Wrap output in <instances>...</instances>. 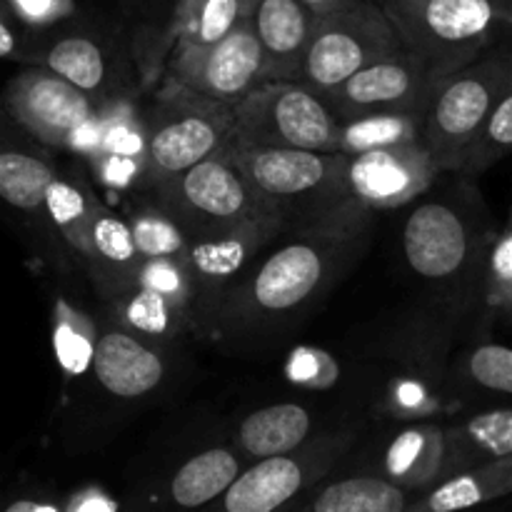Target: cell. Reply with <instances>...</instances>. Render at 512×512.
Returning a JSON list of instances; mask_svg holds the SVG:
<instances>
[{
	"instance_id": "obj_28",
	"label": "cell",
	"mask_w": 512,
	"mask_h": 512,
	"mask_svg": "<svg viewBox=\"0 0 512 512\" xmlns=\"http://www.w3.org/2000/svg\"><path fill=\"white\" fill-rule=\"evenodd\" d=\"M45 210H48L55 228L63 233V238L85 255L90 225L98 213V205L90 200V195L75 183L55 178L48 188V195H45Z\"/></svg>"
},
{
	"instance_id": "obj_18",
	"label": "cell",
	"mask_w": 512,
	"mask_h": 512,
	"mask_svg": "<svg viewBox=\"0 0 512 512\" xmlns=\"http://www.w3.org/2000/svg\"><path fill=\"white\" fill-rule=\"evenodd\" d=\"M512 493V458L465 470L410 503L408 512H468Z\"/></svg>"
},
{
	"instance_id": "obj_40",
	"label": "cell",
	"mask_w": 512,
	"mask_h": 512,
	"mask_svg": "<svg viewBox=\"0 0 512 512\" xmlns=\"http://www.w3.org/2000/svg\"><path fill=\"white\" fill-rule=\"evenodd\" d=\"M75 3H78V5H80V3H83V0H75Z\"/></svg>"
},
{
	"instance_id": "obj_24",
	"label": "cell",
	"mask_w": 512,
	"mask_h": 512,
	"mask_svg": "<svg viewBox=\"0 0 512 512\" xmlns=\"http://www.w3.org/2000/svg\"><path fill=\"white\" fill-rule=\"evenodd\" d=\"M410 503L405 488L378 475L330 483L310 500V512H408Z\"/></svg>"
},
{
	"instance_id": "obj_2",
	"label": "cell",
	"mask_w": 512,
	"mask_h": 512,
	"mask_svg": "<svg viewBox=\"0 0 512 512\" xmlns=\"http://www.w3.org/2000/svg\"><path fill=\"white\" fill-rule=\"evenodd\" d=\"M408 50L440 75L512 43V0H380Z\"/></svg>"
},
{
	"instance_id": "obj_34",
	"label": "cell",
	"mask_w": 512,
	"mask_h": 512,
	"mask_svg": "<svg viewBox=\"0 0 512 512\" xmlns=\"http://www.w3.org/2000/svg\"><path fill=\"white\" fill-rule=\"evenodd\" d=\"M170 308H173V305H170L163 295L153 293V290L138 288L133 298L125 303L123 315L125 323L133 325L140 333L163 335L170 325Z\"/></svg>"
},
{
	"instance_id": "obj_21",
	"label": "cell",
	"mask_w": 512,
	"mask_h": 512,
	"mask_svg": "<svg viewBox=\"0 0 512 512\" xmlns=\"http://www.w3.org/2000/svg\"><path fill=\"white\" fill-rule=\"evenodd\" d=\"M273 225L275 220H248V223L223 230V233L210 235V238L200 240V243H190V278L218 283V280L235 275L253 258L263 238L270 235Z\"/></svg>"
},
{
	"instance_id": "obj_17",
	"label": "cell",
	"mask_w": 512,
	"mask_h": 512,
	"mask_svg": "<svg viewBox=\"0 0 512 512\" xmlns=\"http://www.w3.org/2000/svg\"><path fill=\"white\" fill-rule=\"evenodd\" d=\"M508 458H512V408L485 410L450 433L443 480Z\"/></svg>"
},
{
	"instance_id": "obj_11",
	"label": "cell",
	"mask_w": 512,
	"mask_h": 512,
	"mask_svg": "<svg viewBox=\"0 0 512 512\" xmlns=\"http://www.w3.org/2000/svg\"><path fill=\"white\" fill-rule=\"evenodd\" d=\"M5 105L23 128L45 143H70L93 118L90 95L48 68H28L5 88Z\"/></svg>"
},
{
	"instance_id": "obj_25",
	"label": "cell",
	"mask_w": 512,
	"mask_h": 512,
	"mask_svg": "<svg viewBox=\"0 0 512 512\" xmlns=\"http://www.w3.org/2000/svg\"><path fill=\"white\" fill-rule=\"evenodd\" d=\"M415 143H423V115L420 113H378L340 120V155L345 158Z\"/></svg>"
},
{
	"instance_id": "obj_5",
	"label": "cell",
	"mask_w": 512,
	"mask_h": 512,
	"mask_svg": "<svg viewBox=\"0 0 512 512\" xmlns=\"http://www.w3.org/2000/svg\"><path fill=\"white\" fill-rule=\"evenodd\" d=\"M403 48L393 20L380 0H353L338 13L318 20L295 83L318 95L348 83L375 60Z\"/></svg>"
},
{
	"instance_id": "obj_19",
	"label": "cell",
	"mask_w": 512,
	"mask_h": 512,
	"mask_svg": "<svg viewBox=\"0 0 512 512\" xmlns=\"http://www.w3.org/2000/svg\"><path fill=\"white\" fill-rule=\"evenodd\" d=\"M238 478L240 463L230 450H203L175 470L170 478L168 503L178 512H203L218 503Z\"/></svg>"
},
{
	"instance_id": "obj_38",
	"label": "cell",
	"mask_w": 512,
	"mask_h": 512,
	"mask_svg": "<svg viewBox=\"0 0 512 512\" xmlns=\"http://www.w3.org/2000/svg\"><path fill=\"white\" fill-rule=\"evenodd\" d=\"M350 3H353V0H303L305 8H308L318 20L325 18V15H330V13H338V10H343L345 5H350Z\"/></svg>"
},
{
	"instance_id": "obj_8",
	"label": "cell",
	"mask_w": 512,
	"mask_h": 512,
	"mask_svg": "<svg viewBox=\"0 0 512 512\" xmlns=\"http://www.w3.org/2000/svg\"><path fill=\"white\" fill-rule=\"evenodd\" d=\"M443 78L433 65L403 45L395 53L375 60L365 70L323 95L338 120L365 118L378 113L425 115L430 93Z\"/></svg>"
},
{
	"instance_id": "obj_15",
	"label": "cell",
	"mask_w": 512,
	"mask_h": 512,
	"mask_svg": "<svg viewBox=\"0 0 512 512\" xmlns=\"http://www.w3.org/2000/svg\"><path fill=\"white\" fill-rule=\"evenodd\" d=\"M93 370L98 383L118 398H143L158 388L165 375L160 355L123 330L100 335Z\"/></svg>"
},
{
	"instance_id": "obj_23",
	"label": "cell",
	"mask_w": 512,
	"mask_h": 512,
	"mask_svg": "<svg viewBox=\"0 0 512 512\" xmlns=\"http://www.w3.org/2000/svg\"><path fill=\"white\" fill-rule=\"evenodd\" d=\"M445 458H448V435L433 425H420L400 433L388 450L390 478L398 480L400 488H418L443 478Z\"/></svg>"
},
{
	"instance_id": "obj_1",
	"label": "cell",
	"mask_w": 512,
	"mask_h": 512,
	"mask_svg": "<svg viewBox=\"0 0 512 512\" xmlns=\"http://www.w3.org/2000/svg\"><path fill=\"white\" fill-rule=\"evenodd\" d=\"M255 198L273 220L288 215L320 218L325 225H350L360 213L348 185V158L293 148H228Z\"/></svg>"
},
{
	"instance_id": "obj_35",
	"label": "cell",
	"mask_w": 512,
	"mask_h": 512,
	"mask_svg": "<svg viewBox=\"0 0 512 512\" xmlns=\"http://www.w3.org/2000/svg\"><path fill=\"white\" fill-rule=\"evenodd\" d=\"M55 353L65 373L80 375L93 365L95 345L90 343V335L75 328L68 318H58L55 323Z\"/></svg>"
},
{
	"instance_id": "obj_41",
	"label": "cell",
	"mask_w": 512,
	"mask_h": 512,
	"mask_svg": "<svg viewBox=\"0 0 512 512\" xmlns=\"http://www.w3.org/2000/svg\"><path fill=\"white\" fill-rule=\"evenodd\" d=\"M510 225H512V218H510Z\"/></svg>"
},
{
	"instance_id": "obj_33",
	"label": "cell",
	"mask_w": 512,
	"mask_h": 512,
	"mask_svg": "<svg viewBox=\"0 0 512 512\" xmlns=\"http://www.w3.org/2000/svg\"><path fill=\"white\" fill-rule=\"evenodd\" d=\"M190 270L178 260H145L138 273V288L163 295L170 305H180L188 298Z\"/></svg>"
},
{
	"instance_id": "obj_42",
	"label": "cell",
	"mask_w": 512,
	"mask_h": 512,
	"mask_svg": "<svg viewBox=\"0 0 512 512\" xmlns=\"http://www.w3.org/2000/svg\"><path fill=\"white\" fill-rule=\"evenodd\" d=\"M253 3H255V0H253Z\"/></svg>"
},
{
	"instance_id": "obj_7",
	"label": "cell",
	"mask_w": 512,
	"mask_h": 512,
	"mask_svg": "<svg viewBox=\"0 0 512 512\" xmlns=\"http://www.w3.org/2000/svg\"><path fill=\"white\" fill-rule=\"evenodd\" d=\"M170 83L230 110L270 83L268 58L250 18L213 48L173 50Z\"/></svg>"
},
{
	"instance_id": "obj_12",
	"label": "cell",
	"mask_w": 512,
	"mask_h": 512,
	"mask_svg": "<svg viewBox=\"0 0 512 512\" xmlns=\"http://www.w3.org/2000/svg\"><path fill=\"white\" fill-rule=\"evenodd\" d=\"M438 160L423 143L370 150L348 158V185L360 208H398L433 185Z\"/></svg>"
},
{
	"instance_id": "obj_14",
	"label": "cell",
	"mask_w": 512,
	"mask_h": 512,
	"mask_svg": "<svg viewBox=\"0 0 512 512\" xmlns=\"http://www.w3.org/2000/svg\"><path fill=\"white\" fill-rule=\"evenodd\" d=\"M250 25L268 58L270 80L295 83L318 18L303 0H255Z\"/></svg>"
},
{
	"instance_id": "obj_16",
	"label": "cell",
	"mask_w": 512,
	"mask_h": 512,
	"mask_svg": "<svg viewBox=\"0 0 512 512\" xmlns=\"http://www.w3.org/2000/svg\"><path fill=\"white\" fill-rule=\"evenodd\" d=\"M78 13L50 23L58 33L45 43L40 60L50 73L90 95L108 80V50L95 30L78 23Z\"/></svg>"
},
{
	"instance_id": "obj_30",
	"label": "cell",
	"mask_w": 512,
	"mask_h": 512,
	"mask_svg": "<svg viewBox=\"0 0 512 512\" xmlns=\"http://www.w3.org/2000/svg\"><path fill=\"white\" fill-rule=\"evenodd\" d=\"M510 150H512V80L508 83V88H505V93L500 95L493 113H490L483 133L478 135L475 145L470 148L468 158H465L463 163V170H468V173H478V170L490 168V165L498 163L500 158H505Z\"/></svg>"
},
{
	"instance_id": "obj_6",
	"label": "cell",
	"mask_w": 512,
	"mask_h": 512,
	"mask_svg": "<svg viewBox=\"0 0 512 512\" xmlns=\"http://www.w3.org/2000/svg\"><path fill=\"white\" fill-rule=\"evenodd\" d=\"M173 93L168 95L170 110L160 115L163 120L153 125L145 145L150 175L163 185L225 153L235 130L233 110H220L225 105L198 98L178 85H173Z\"/></svg>"
},
{
	"instance_id": "obj_36",
	"label": "cell",
	"mask_w": 512,
	"mask_h": 512,
	"mask_svg": "<svg viewBox=\"0 0 512 512\" xmlns=\"http://www.w3.org/2000/svg\"><path fill=\"white\" fill-rule=\"evenodd\" d=\"M488 295L495 305H512V225L500 235L490 253Z\"/></svg>"
},
{
	"instance_id": "obj_4",
	"label": "cell",
	"mask_w": 512,
	"mask_h": 512,
	"mask_svg": "<svg viewBox=\"0 0 512 512\" xmlns=\"http://www.w3.org/2000/svg\"><path fill=\"white\" fill-rule=\"evenodd\" d=\"M228 148H293L340 153V120L323 95L293 80H270L233 108Z\"/></svg>"
},
{
	"instance_id": "obj_31",
	"label": "cell",
	"mask_w": 512,
	"mask_h": 512,
	"mask_svg": "<svg viewBox=\"0 0 512 512\" xmlns=\"http://www.w3.org/2000/svg\"><path fill=\"white\" fill-rule=\"evenodd\" d=\"M120 18L130 20L138 43L170 45L173 48V25L183 0H113Z\"/></svg>"
},
{
	"instance_id": "obj_27",
	"label": "cell",
	"mask_w": 512,
	"mask_h": 512,
	"mask_svg": "<svg viewBox=\"0 0 512 512\" xmlns=\"http://www.w3.org/2000/svg\"><path fill=\"white\" fill-rule=\"evenodd\" d=\"M53 180L55 173L40 158L15 150H5L0 155V195L13 208L35 210L45 205Z\"/></svg>"
},
{
	"instance_id": "obj_39",
	"label": "cell",
	"mask_w": 512,
	"mask_h": 512,
	"mask_svg": "<svg viewBox=\"0 0 512 512\" xmlns=\"http://www.w3.org/2000/svg\"><path fill=\"white\" fill-rule=\"evenodd\" d=\"M5 512H58L53 505L48 503H40V500L33 498H18L5 508Z\"/></svg>"
},
{
	"instance_id": "obj_3",
	"label": "cell",
	"mask_w": 512,
	"mask_h": 512,
	"mask_svg": "<svg viewBox=\"0 0 512 512\" xmlns=\"http://www.w3.org/2000/svg\"><path fill=\"white\" fill-rule=\"evenodd\" d=\"M512 80V43L443 75L423 115V143L443 170H463L490 113Z\"/></svg>"
},
{
	"instance_id": "obj_10",
	"label": "cell",
	"mask_w": 512,
	"mask_h": 512,
	"mask_svg": "<svg viewBox=\"0 0 512 512\" xmlns=\"http://www.w3.org/2000/svg\"><path fill=\"white\" fill-rule=\"evenodd\" d=\"M165 188H168L170 205L178 213H183L190 223L213 230V235L248 220H273L255 198L243 173L225 153L195 165Z\"/></svg>"
},
{
	"instance_id": "obj_37",
	"label": "cell",
	"mask_w": 512,
	"mask_h": 512,
	"mask_svg": "<svg viewBox=\"0 0 512 512\" xmlns=\"http://www.w3.org/2000/svg\"><path fill=\"white\" fill-rule=\"evenodd\" d=\"M95 160H98L100 175H103L105 183H110V185H128L130 180L140 173L138 155L100 153V155H95Z\"/></svg>"
},
{
	"instance_id": "obj_32",
	"label": "cell",
	"mask_w": 512,
	"mask_h": 512,
	"mask_svg": "<svg viewBox=\"0 0 512 512\" xmlns=\"http://www.w3.org/2000/svg\"><path fill=\"white\" fill-rule=\"evenodd\" d=\"M470 378L480 388L512 398V348L505 345H480L470 355Z\"/></svg>"
},
{
	"instance_id": "obj_26",
	"label": "cell",
	"mask_w": 512,
	"mask_h": 512,
	"mask_svg": "<svg viewBox=\"0 0 512 512\" xmlns=\"http://www.w3.org/2000/svg\"><path fill=\"white\" fill-rule=\"evenodd\" d=\"M85 258H90L100 278L115 280L120 285H125L128 273H135V278H138L140 265H143L130 223L100 208L95 213L93 225H90Z\"/></svg>"
},
{
	"instance_id": "obj_22",
	"label": "cell",
	"mask_w": 512,
	"mask_h": 512,
	"mask_svg": "<svg viewBox=\"0 0 512 512\" xmlns=\"http://www.w3.org/2000/svg\"><path fill=\"white\" fill-rule=\"evenodd\" d=\"M253 13V0H183L173 25V50L223 43Z\"/></svg>"
},
{
	"instance_id": "obj_29",
	"label": "cell",
	"mask_w": 512,
	"mask_h": 512,
	"mask_svg": "<svg viewBox=\"0 0 512 512\" xmlns=\"http://www.w3.org/2000/svg\"><path fill=\"white\" fill-rule=\"evenodd\" d=\"M135 245H138L140 260H178L188 265L190 243L180 223L168 213L158 210H143L130 220Z\"/></svg>"
},
{
	"instance_id": "obj_13",
	"label": "cell",
	"mask_w": 512,
	"mask_h": 512,
	"mask_svg": "<svg viewBox=\"0 0 512 512\" xmlns=\"http://www.w3.org/2000/svg\"><path fill=\"white\" fill-rule=\"evenodd\" d=\"M473 238L468 223L443 200L420 203L403 228V253L415 275L428 280L453 278L468 263Z\"/></svg>"
},
{
	"instance_id": "obj_9",
	"label": "cell",
	"mask_w": 512,
	"mask_h": 512,
	"mask_svg": "<svg viewBox=\"0 0 512 512\" xmlns=\"http://www.w3.org/2000/svg\"><path fill=\"white\" fill-rule=\"evenodd\" d=\"M350 235V225H318L313 235L275 250L250 280V303L270 315L300 308L328 278L335 245Z\"/></svg>"
},
{
	"instance_id": "obj_20",
	"label": "cell",
	"mask_w": 512,
	"mask_h": 512,
	"mask_svg": "<svg viewBox=\"0 0 512 512\" xmlns=\"http://www.w3.org/2000/svg\"><path fill=\"white\" fill-rule=\"evenodd\" d=\"M310 433V413L303 405L280 403L260 408L243 420L238 445L245 455L260 460L288 458Z\"/></svg>"
}]
</instances>
